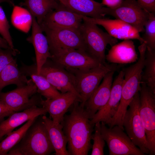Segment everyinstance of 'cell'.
Returning <instances> with one entry per match:
<instances>
[{"mask_svg": "<svg viewBox=\"0 0 155 155\" xmlns=\"http://www.w3.org/2000/svg\"><path fill=\"white\" fill-rule=\"evenodd\" d=\"M38 117L29 119L19 129L7 135V137L0 142V155H7L10 150L21 140L28 129Z\"/></svg>", "mask_w": 155, "mask_h": 155, "instance_id": "cell-27", "label": "cell"}, {"mask_svg": "<svg viewBox=\"0 0 155 155\" xmlns=\"http://www.w3.org/2000/svg\"><path fill=\"white\" fill-rule=\"evenodd\" d=\"M83 21L82 16L69 10L60 3L55 9L49 13L41 23V28L51 30L79 29Z\"/></svg>", "mask_w": 155, "mask_h": 155, "instance_id": "cell-14", "label": "cell"}, {"mask_svg": "<svg viewBox=\"0 0 155 155\" xmlns=\"http://www.w3.org/2000/svg\"><path fill=\"white\" fill-rule=\"evenodd\" d=\"M80 15L94 18H104L103 5L94 0H56Z\"/></svg>", "mask_w": 155, "mask_h": 155, "instance_id": "cell-22", "label": "cell"}, {"mask_svg": "<svg viewBox=\"0 0 155 155\" xmlns=\"http://www.w3.org/2000/svg\"><path fill=\"white\" fill-rule=\"evenodd\" d=\"M129 106L123 119V126L134 144L145 154H149L145 130L139 113V92L135 94Z\"/></svg>", "mask_w": 155, "mask_h": 155, "instance_id": "cell-6", "label": "cell"}, {"mask_svg": "<svg viewBox=\"0 0 155 155\" xmlns=\"http://www.w3.org/2000/svg\"><path fill=\"white\" fill-rule=\"evenodd\" d=\"M9 22L2 8L0 6V34L7 42L9 47L14 51L19 53V52L14 48L9 29Z\"/></svg>", "mask_w": 155, "mask_h": 155, "instance_id": "cell-32", "label": "cell"}, {"mask_svg": "<svg viewBox=\"0 0 155 155\" xmlns=\"http://www.w3.org/2000/svg\"><path fill=\"white\" fill-rule=\"evenodd\" d=\"M123 0H102V5H106L108 7L114 8L119 6Z\"/></svg>", "mask_w": 155, "mask_h": 155, "instance_id": "cell-36", "label": "cell"}, {"mask_svg": "<svg viewBox=\"0 0 155 155\" xmlns=\"http://www.w3.org/2000/svg\"><path fill=\"white\" fill-rule=\"evenodd\" d=\"M116 64H100L95 67L88 69L80 70L66 69L73 78L75 88L81 97L80 104L83 107L100 85L101 80L108 73L117 69Z\"/></svg>", "mask_w": 155, "mask_h": 155, "instance_id": "cell-4", "label": "cell"}, {"mask_svg": "<svg viewBox=\"0 0 155 155\" xmlns=\"http://www.w3.org/2000/svg\"><path fill=\"white\" fill-rule=\"evenodd\" d=\"M29 80L19 69L14 59L8 63L0 73V93L3 89L11 84L17 87L24 86L27 84Z\"/></svg>", "mask_w": 155, "mask_h": 155, "instance_id": "cell-25", "label": "cell"}, {"mask_svg": "<svg viewBox=\"0 0 155 155\" xmlns=\"http://www.w3.org/2000/svg\"><path fill=\"white\" fill-rule=\"evenodd\" d=\"M0 48L6 49L10 48L7 41L0 36Z\"/></svg>", "mask_w": 155, "mask_h": 155, "instance_id": "cell-37", "label": "cell"}, {"mask_svg": "<svg viewBox=\"0 0 155 155\" xmlns=\"http://www.w3.org/2000/svg\"><path fill=\"white\" fill-rule=\"evenodd\" d=\"M31 79L26 85L6 92L0 93V101L15 112L23 111L34 106H41V95Z\"/></svg>", "mask_w": 155, "mask_h": 155, "instance_id": "cell-8", "label": "cell"}, {"mask_svg": "<svg viewBox=\"0 0 155 155\" xmlns=\"http://www.w3.org/2000/svg\"><path fill=\"white\" fill-rule=\"evenodd\" d=\"M1 140V139H0V141Z\"/></svg>", "mask_w": 155, "mask_h": 155, "instance_id": "cell-39", "label": "cell"}, {"mask_svg": "<svg viewBox=\"0 0 155 155\" xmlns=\"http://www.w3.org/2000/svg\"><path fill=\"white\" fill-rule=\"evenodd\" d=\"M44 108L34 106L22 112H16L0 123V139L12 131L16 127L32 118L45 115L47 113Z\"/></svg>", "mask_w": 155, "mask_h": 155, "instance_id": "cell-20", "label": "cell"}, {"mask_svg": "<svg viewBox=\"0 0 155 155\" xmlns=\"http://www.w3.org/2000/svg\"><path fill=\"white\" fill-rule=\"evenodd\" d=\"M103 13L109 15L128 24L139 33L144 32V27L149 17V12L142 9L136 0H123L114 8L103 7Z\"/></svg>", "mask_w": 155, "mask_h": 155, "instance_id": "cell-9", "label": "cell"}, {"mask_svg": "<svg viewBox=\"0 0 155 155\" xmlns=\"http://www.w3.org/2000/svg\"><path fill=\"white\" fill-rule=\"evenodd\" d=\"M41 29L46 34L51 54L63 49H82L86 51L79 29Z\"/></svg>", "mask_w": 155, "mask_h": 155, "instance_id": "cell-12", "label": "cell"}, {"mask_svg": "<svg viewBox=\"0 0 155 155\" xmlns=\"http://www.w3.org/2000/svg\"><path fill=\"white\" fill-rule=\"evenodd\" d=\"M137 1L142 9L149 12L155 13V0H137Z\"/></svg>", "mask_w": 155, "mask_h": 155, "instance_id": "cell-34", "label": "cell"}, {"mask_svg": "<svg viewBox=\"0 0 155 155\" xmlns=\"http://www.w3.org/2000/svg\"><path fill=\"white\" fill-rule=\"evenodd\" d=\"M11 20L12 24L15 28L27 33L29 31L32 26V16L27 9L14 5Z\"/></svg>", "mask_w": 155, "mask_h": 155, "instance_id": "cell-28", "label": "cell"}, {"mask_svg": "<svg viewBox=\"0 0 155 155\" xmlns=\"http://www.w3.org/2000/svg\"><path fill=\"white\" fill-rule=\"evenodd\" d=\"M20 69L27 77H31L36 87L37 92L46 99H55L61 96V93L44 77L37 73L36 63L30 65L22 64Z\"/></svg>", "mask_w": 155, "mask_h": 155, "instance_id": "cell-23", "label": "cell"}, {"mask_svg": "<svg viewBox=\"0 0 155 155\" xmlns=\"http://www.w3.org/2000/svg\"><path fill=\"white\" fill-rule=\"evenodd\" d=\"M14 112H16L0 101V123L4 120L5 117L9 116Z\"/></svg>", "mask_w": 155, "mask_h": 155, "instance_id": "cell-35", "label": "cell"}, {"mask_svg": "<svg viewBox=\"0 0 155 155\" xmlns=\"http://www.w3.org/2000/svg\"><path fill=\"white\" fill-rule=\"evenodd\" d=\"M81 102V99L72 92L61 94L59 97L53 99L42 100L40 104L49 114L53 122L59 124L63 121L66 112L75 102Z\"/></svg>", "mask_w": 155, "mask_h": 155, "instance_id": "cell-17", "label": "cell"}, {"mask_svg": "<svg viewBox=\"0 0 155 155\" xmlns=\"http://www.w3.org/2000/svg\"><path fill=\"white\" fill-rule=\"evenodd\" d=\"M140 115L144 127L149 154H155V92L141 82Z\"/></svg>", "mask_w": 155, "mask_h": 155, "instance_id": "cell-7", "label": "cell"}, {"mask_svg": "<svg viewBox=\"0 0 155 155\" xmlns=\"http://www.w3.org/2000/svg\"><path fill=\"white\" fill-rule=\"evenodd\" d=\"M94 126V133L92 134V138L93 140V144L91 155H103L105 143L101 131L100 122L96 123Z\"/></svg>", "mask_w": 155, "mask_h": 155, "instance_id": "cell-31", "label": "cell"}, {"mask_svg": "<svg viewBox=\"0 0 155 155\" xmlns=\"http://www.w3.org/2000/svg\"><path fill=\"white\" fill-rule=\"evenodd\" d=\"M18 54L11 48H0V73L4 67L14 59L13 56Z\"/></svg>", "mask_w": 155, "mask_h": 155, "instance_id": "cell-33", "label": "cell"}, {"mask_svg": "<svg viewBox=\"0 0 155 155\" xmlns=\"http://www.w3.org/2000/svg\"><path fill=\"white\" fill-rule=\"evenodd\" d=\"M20 4L27 7L40 24L46 15L56 8L59 4L56 0H24Z\"/></svg>", "mask_w": 155, "mask_h": 155, "instance_id": "cell-26", "label": "cell"}, {"mask_svg": "<svg viewBox=\"0 0 155 155\" xmlns=\"http://www.w3.org/2000/svg\"><path fill=\"white\" fill-rule=\"evenodd\" d=\"M124 77L123 70L121 71L113 82L109 99L105 105L93 115L90 119L92 124L103 122L105 124L116 113L120 101Z\"/></svg>", "mask_w": 155, "mask_h": 155, "instance_id": "cell-16", "label": "cell"}, {"mask_svg": "<svg viewBox=\"0 0 155 155\" xmlns=\"http://www.w3.org/2000/svg\"><path fill=\"white\" fill-rule=\"evenodd\" d=\"M4 2L9 3L10 4L14 6V3L11 0H0V3Z\"/></svg>", "mask_w": 155, "mask_h": 155, "instance_id": "cell-38", "label": "cell"}, {"mask_svg": "<svg viewBox=\"0 0 155 155\" xmlns=\"http://www.w3.org/2000/svg\"><path fill=\"white\" fill-rule=\"evenodd\" d=\"M38 74L44 77L54 88L61 92V94L71 92L82 100L81 96L75 88L72 74L50 58L47 59Z\"/></svg>", "mask_w": 155, "mask_h": 155, "instance_id": "cell-13", "label": "cell"}, {"mask_svg": "<svg viewBox=\"0 0 155 155\" xmlns=\"http://www.w3.org/2000/svg\"><path fill=\"white\" fill-rule=\"evenodd\" d=\"M102 137L107 144L109 155H144L124 132V128L118 125L108 128L101 122Z\"/></svg>", "mask_w": 155, "mask_h": 155, "instance_id": "cell-10", "label": "cell"}, {"mask_svg": "<svg viewBox=\"0 0 155 155\" xmlns=\"http://www.w3.org/2000/svg\"><path fill=\"white\" fill-rule=\"evenodd\" d=\"M145 69L141 82L145 83L155 92V51L146 49L144 62Z\"/></svg>", "mask_w": 155, "mask_h": 155, "instance_id": "cell-29", "label": "cell"}, {"mask_svg": "<svg viewBox=\"0 0 155 155\" xmlns=\"http://www.w3.org/2000/svg\"><path fill=\"white\" fill-rule=\"evenodd\" d=\"M79 30L82 36L86 51L103 64H106L105 51L106 46L116 44L117 39L103 31L97 25L83 20Z\"/></svg>", "mask_w": 155, "mask_h": 155, "instance_id": "cell-5", "label": "cell"}, {"mask_svg": "<svg viewBox=\"0 0 155 155\" xmlns=\"http://www.w3.org/2000/svg\"><path fill=\"white\" fill-rule=\"evenodd\" d=\"M32 16V34L26 40L33 45L36 55V71L39 74L40 71L47 59L51 56L50 52L48 41L43 34L41 28L36 18Z\"/></svg>", "mask_w": 155, "mask_h": 155, "instance_id": "cell-18", "label": "cell"}, {"mask_svg": "<svg viewBox=\"0 0 155 155\" xmlns=\"http://www.w3.org/2000/svg\"><path fill=\"white\" fill-rule=\"evenodd\" d=\"M42 121L48 132L49 138L56 155H69L66 149L67 140L60 123L55 124L45 115L42 116Z\"/></svg>", "mask_w": 155, "mask_h": 155, "instance_id": "cell-24", "label": "cell"}, {"mask_svg": "<svg viewBox=\"0 0 155 155\" xmlns=\"http://www.w3.org/2000/svg\"><path fill=\"white\" fill-rule=\"evenodd\" d=\"M138 58L135 45L131 39H125L111 46L105 59L109 63L126 64L137 61Z\"/></svg>", "mask_w": 155, "mask_h": 155, "instance_id": "cell-21", "label": "cell"}, {"mask_svg": "<svg viewBox=\"0 0 155 155\" xmlns=\"http://www.w3.org/2000/svg\"><path fill=\"white\" fill-rule=\"evenodd\" d=\"M140 56L134 64L123 69L124 77L123 81L121 97L119 106L116 113L117 117H124L128 106L135 94L141 89V79L146 46L144 42L138 47Z\"/></svg>", "mask_w": 155, "mask_h": 155, "instance_id": "cell-3", "label": "cell"}, {"mask_svg": "<svg viewBox=\"0 0 155 155\" xmlns=\"http://www.w3.org/2000/svg\"><path fill=\"white\" fill-rule=\"evenodd\" d=\"M80 102L76 101L70 106V114L64 115L61 123L67 140L69 155H87L92 148L91 143L95 124Z\"/></svg>", "mask_w": 155, "mask_h": 155, "instance_id": "cell-1", "label": "cell"}, {"mask_svg": "<svg viewBox=\"0 0 155 155\" xmlns=\"http://www.w3.org/2000/svg\"><path fill=\"white\" fill-rule=\"evenodd\" d=\"M115 72H109L105 75L101 83L85 102L84 107L91 119L108 102L111 94Z\"/></svg>", "mask_w": 155, "mask_h": 155, "instance_id": "cell-19", "label": "cell"}, {"mask_svg": "<svg viewBox=\"0 0 155 155\" xmlns=\"http://www.w3.org/2000/svg\"><path fill=\"white\" fill-rule=\"evenodd\" d=\"M82 16L83 20L103 27L112 36L121 39H136L141 44L144 42L139 33L130 25L120 20L108 18H94Z\"/></svg>", "mask_w": 155, "mask_h": 155, "instance_id": "cell-15", "label": "cell"}, {"mask_svg": "<svg viewBox=\"0 0 155 155\" xmlns=\"http://www.w3.org/2000/svg\"><path fill=\"white\" fill-rule=\"evenodd\" d=\"M51 55L53 61L66 69L88 70L102 64L84 49H61Z\"/></svg>", "mask_w": 155, "mask_h": 155, "instance_id": "cell-11", "label": "cell"}, {"mask_svg": "<svg viewBox=\"0 0 155 155\" xmlns=\"http://www.w3.org/2000/svg\"><path fill=\"white\" fill-rule=\"evenodd\" d=\"M149 17L145 26V32L142 38L146 49L155 51V13L149 12Z\"/></svg>", "mask_w": 155, "mask_h": 155, "instance_id": "cell-30", "label": "cell"}, {"mask_svg": "<svg viewBox=\"0 0 155 155\" xmlns=\"http://www.w3.org/2000/svg\"><path fill=\"white\" fill-rule=\"evenodd\" d=\"M39 116L7 155H47L55 151L42 116Z\"/></svg>", "mask_w": 155, "mask_h": 155, "instance_id": "cell-2", "label": "cell"}]
</instances>
